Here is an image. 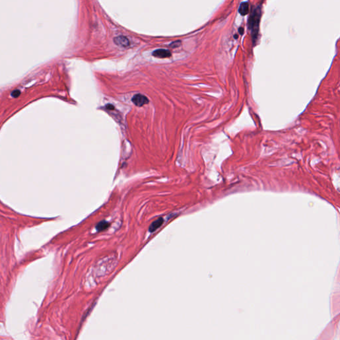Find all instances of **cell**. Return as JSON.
<instances>
[{
	"label": "cell",
	"mask_w": 340,
	"mask_h": 340,
	"mask_svg": "<svg viewBox=\"0 0 340 340\" xmlns=\"http://www.w3.org/2000/svg\"><path fill=\"white\" fill-rule=\"evenodd\" d=\"M260 18V9L259 8H257L253 10V12L251 13L250 18H249V27L251 29L252 32L253 39V41L255 42L256 40L257 35H258V25H259V21Z\"/></svg>",
	"instance_id": "1"
},
{
	"label": "cell",
	"mask_w": 340,
	"mask_h": 340,
	"mask_svg": "<svg viewBox=\"0 0 340 340\" xmlns=\"http://www.w3.org/2000/svg\"><path fill=\"white\" fill-rule=\"evenodd\" d=\"M132 101L134 104L137 106H139V107H141V106L145 104H147L149 102L148 98L146 96L141 94H137L134 95L132 97Z\"/></svg>",
	"instance_id": "2"
},
{
	"label": "cell",
	"mask_w": 340,
	"mask_h": 340,
	"mask_svg": "<svg viewBox=\"0 0 340 340\" xmlns=\"http://www.w3.org/2000/svg\"><path fill=\"white\" fill-rule=\"evenodd\" d=\"M114 41L116 45L122 47H127L130 45V41L124 36H118L114 39Z\"/></svg>",
	"instance_id": "3"
},
{
	"label": "cell",
	"mask_w": 340,
	"mask_h": 340,
	"mask_svg": "<svg viewBox=\"0 0 340 340\" xmlns=\"http://www.w3.org/2000/svg\"><path fill=\"white\" fill-rule=\"evenodd\" d=\"M172 54L169 50L167 49H157L153 53V56L158 58H168L171 56Z\"/></svg>",
	"instance_id": "4"
},
{
	"label": "cell",
	"mask_w": 340,
	"mask_h": 340,
	"mask_svg": "<svg viewBox=\"0 0 340 340\" xmlns=\"http://www.w3.org/2000/svg\"><path fill=\"white\" fill-rule=\"evenodd\" d=\"M163 223H164V219L162 217L159 218L156 221H155L154 222L151 223V225L150 226V227H149V231L150 232L155 231V230L158 229L159 227H160V226L162 225Z\"/></svg>",
	"instance_id": "5"
},
{
	"label": "cell",
	"mask_w": 340,
	"mask_h": 340,
	"mask_svg": "<svg viewBox=\"0 0 340 340\" xmlns=\"http://www.w3.org/2000/svg\"><path fill=\"white\" fill-rule=\"evenodd\" d=\"M110 225V224L109 222L104 220L98 223L97 226H96V229H97L98 231H103L104 230L107 229Z\"/></svg>",
	"instance_id": "6"
},
{
	"label": "cell",
	"mask_w": 340,
	"mask_h": 340,
	"mask_svg": "<svg viewBox=\"0 0 340 340\" xmlns=\"http://www.w3.org/2000/svg\"><path fill=\"white\" fill-rule=\"evenodd\" d=\"M248 12H249V3L247 2L242 3L239 9V13L242 15H245L247 14Z\"/></svg>",
	"instance_id": "7"
},
{
	"label": "cell",
	"mask_w": 340,
	"mask_h": 340,
	"mask_svg": "<svg viewBox=\"0 0 340 340\" xmlns=\"http://www.w3.org/2000/svg\"><path fill=\"white\" fill-rule=\"evenodd\" d=\"M181 45V41H174V42H172L171 44L169 45L170 47H172V48H176V47H178L179 46H180Z\"/></svg>",
	"instance_id": "8"
},
{
	"label": "cell",
	"mask_w": 340,
	"mask_h": 340,
	"mask_svg": "<svg viewBox=\"0 0 340 340\" xmlns=\"http://www.w3.org/2000/svg\"><path fill=\"white\" fill-rule=\"evenodd\" d=\"M21 94V92L19 90H15L12 93V96L13 98H17Z\"/></svg>",
	"instance_id": "9"
},
{
	"label": "cell",
	"mask_w": 340,
	"mask_h": 340,
	"mask_svg": "<svg viewBox=\"0 0 340 340\" xmlns=\"http://www.w3.org/2000/svg\"><path fill=\"white\" fill-rule=\"evenodd\" d=\"M243 31H244L243 28H240V29H239V33H240V34H243Z\"/></svg>",
	"instance_id": "10"
}]
</instances>
